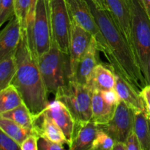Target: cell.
<instances>
[{
  "label": "cell",
  "mask_w": 150,
  "mask_h": 150,
  "mask_svg": "<svg viewBox=\"0 0 150 150\" xmlns=\"http://www.w3.org/2000/svg\"><path fill=\"white\" fill-rule=\"evenodd\" d=\"M87 1L109 47L111 55L110 64L119 70L141 92L147 83L141 70L134 49L115 23L108 10L99 8L91 0H87Z\"/></svg>",
  "instance_id": "6da1fadb"
},
{
  "label": "cell",
  "mask_w": 150,
  "mask_h": 150,
  "mask_svg": "<svg viewBox=\"0 0 150 150\" xmlns=\"http://www.w3.org/2000/svg\"><path fill=\"white\" fill-rule=\"evenodd\" d=\"M15 57L17 71L11 84L18 89L36 122L49 103L48 93L41 76L38 58L29 47L25 29H22L21 38Z\"/></svg>",
  "instance_id": "7a4b0ae2"
},
{
  "label": "cell",
  "mask_w": 150,
  "mask_h": 150,
  "mask_svg": "<svg viewBox=\"0 0 150 150\" xmlns=\"http://www.w3.org/2000/svg\"><path fill=\"white\" fill-rule=\"evenodd\" d=\"M25 29L29 47L38 59L53 45L48 1L38 0L28 16Z\"/></svg>",
  "instance_id": "3957f363"
},
{
  "label": "cell",
  "mask_w": 150,
  "mask_h": 150,
  "mask_svg": "<svg viewBox=\"0 0 150 150\" xmlns=\"http://www.w3.org/2000/svg\"><path fill=\"white\" fill-rule=\"evenodd\" d=\"M132 41L146 83L150 84V20L141 0H130Z\"/></svg>",
  "instance_id": "277c9868"
},
{
  "label": "cell",
  "mask_w": 150,
  "mask_h": 150,
  "mask_svg": "<svg viewBox=\"0 0 150 150\" xmlns=\"http://www.w3.org/2000/svg\"><path fill=\"white\" fill-rule=\"evenodd\" d=\"M40 70L48 93L56 95L57 91L70 81L69 55L62 52L56 45L38 59Z\"/></svg>",
  "instance_id": "5b68a950"
},
{
  "label": "cell",
  "mask_w": 150,
  "mask_h": 150,
  "mask_svg": "<svg viewBox=\"0 0 150 150\" xmlns=\"http://www.w3.org/2000/svg\"><path fill=\"white\" fill-rule=\"evenodd\" d=\"M92 92L86 85L70 80L57 91L55 100L68 108L77 125H80L92 121Z\"/></svg>",
  "instance_id": "8992f818"
},
{
  "label": "cell",
  "mask_w": 150,
  "mask_h": 150,
  "mask_svg": "<svg viewBox=\"0 0 150 150\" xmlns=\"http://www.w3.org/2000/svg\"><path fill=\"white\" fill-rule=\"evenodd\" d=\"M49 9L53 45L69 55L71 17L65 0H52Z\"/></svg>",
  "instance_id": "52a82bcc"
},
{
  "label": "cell",
  "mask_w": 150,
  "mask_h": 150,
  "mask_svg": "<svg viewBox=\"0 0 150 150\" xmlns=\"http://www.w3.org/2000/svg\"><path fill=\"white\" fill-rule=\"evenodd\" d=\"M65 1L70 17L96 39L99 51L103 53L108 62L111 61L109 47L97 23L87 0H65Z\"/></svg>",
  "instance_id": "ba28073f"
},
{
  "label": "cell",
  "mask_w": 150,
  "mask_h": 150,
  "mask_svg": "<svg viewBox=\"0 0 150 150\" xmlns=\"http://www.w3.org/2000/svg\"><path fill=\"white\" fill-rule=\"evenodd\" d=\"M98 126L111 136L115 142L125 143L133 131L134 111L121 100L116 108L112 119L106 124Z\"/></svg>",
  "instance_id": "9c48e42d"
},
{
  "label": "cell",
  "mask_w": 150,
  "mask_h": 150,
  "mask_svg": "<svg viewBox=\"0 0 150 150\" xmlns=\"http://www.w3.org/2000/svg\"><path fill=\"white\" fill-rule=\"evenodd\" d=\"M92 37L93 36L88 31L83 29L71 18V31L69 49L70 80H73L74 79L79 60L89 47Z\"/></svg>",
  "instance_id": "30bf717a"
},
{
  "label": "cell",
  "mask_w": 150,
  "mask_h": 150,
  "mask_svg": "<svg viewBox=\"0 0 150 150\" xmlns=\"http://www.w3.org/2000/svg\"><path fill=\"white\" fill-rule=\"evenodd\" d=\"M42 113L48 116L61 128L68 142V145L70 144L77 124L68 108L61 101L54 100L48 103Z\"/></svg>",
  "instance_id": "8fae6325"
},
{
  "label": "cell",
  "mask_w": 150,
  "mask_h": 150,
  "mask_svg": "<svg viewBox=\"0 0 150 150\" xmlns=\"http://www.w3.org/2000/svg\"><path fill=\"white\" fill-rule=\"evenodd\" d=\"M114 71L116 78L115 89L121 100L134 112L146 111L144 103L140 95V91L125 79L119 70L114 68Z\"/></svg>",
  "instance_id": "7c38bea8"
},
{
  "label": "cell",
  "mask_w": 150,
  "mask_h": 150,
  "mask_svg": "<svg viewBox=\"0 0 150 150\" xmlns=\"http://www.w3.org/2000/svg\"><path fill=\"white\" fill-rule=\"evenodd\" d=\"M105 1L107 10L133 48L130 0H105Z\"/></svg>",
  "instance_id": "4fadbf2b"
},
{
  "label": "cell",
  "mask_w": 150,
  "mask_h": 150,
  "mask_svg": "<svg viewBox=\"0 0 150 150\" xmlns=\"http://www.w3.org/2000/svg\"><path fill=\"white\" fill-rule=\"evenodd\" d=\"M22 28L16 16L10 19L0 34V59L16 53L21 41Z\"/></svg>",
  "instance_id": "5bb4252c"
},
{
  "label": "cell",
  "mask_w": 150,
  "mask_h": 150,
  "mask_svg": "<svg viewBox=\"0 0 150 150\" xmlns=\"http://www.w3.org/2000/svg\"><path fill=\"white\" fill-rule=\"evenodd\" d=\"M116 78L112 66L98 64L89 75L86 85L91 91H105L115 88Z\"/></svg>",
  "instance_id": "9a60e30c"
},
{
  "label": "cell",
  "mask_w": 150,
  "mask_h": 150,
  "mask_svg": "<svg viewBox=\"0 0 150 150\" xmlns=\"http://www.w3.org/2000/svg\"><path fill=\"white\" fill-rule=\"evenodd\" d=\"M99 51L98 42L96 39L92 37L89 47L79 60L73 81H76L79 83L86 85V81L89 75L91 74L95 66L99 64L98 62Z\"/></svg>",
  "instance_id": "2e32d148"
},
{
  "label": "cell",
  "mask_w": 150,
  "mask_h": 150,
  "mask_svg": "<svg viewBox=\"0 0 150 150\" xmlns=\"http://www.w3.org/2000/svg\"><path fill=\"white\" fill-rule=\"evenodd\" d=\"M98 130V125L93 121L76 126L68 150H91Z\"/></svg>",
  "instance_id": "e0dca14e"
},
{
  "label": "cell",
  "mask_w": 150,
  "mask_h": 150,
  "mask_svg": "<svg viewBox=\"0 0 150 150\" xmlns=\"http://www.w3.org/2000/svg\"><path fill=\"white\" fill-rule=\"evenodd\" d=\"M38 120L40 122L35 123V128L40 139L44 138L52 142L68 145V142L62 130L48 116L42 113Z\"/></svg>",
  "instance_id": "ac0fdd59"
},
{
  "label": "cell",
  "mask_w": 150,
  "mask_h": 150,
  "mask_svg": "<svg viewBox=\"0 0 150 150\" xmlns=\"http://www.w3.org/2000/svg\"><path fill=\"white\" fill-rule=\"evenodd\" d=\"M117 107L108 103L103 98L100 91H92V121L98 125L108 123L112 119Z\"/></svg>",
  "instance_id": "d6986e66"
},
{
  "label": "cell",
  "mask_w": 150,
  "mask_h": 150,
  "mask_svg": "<svg viewBox=\"0 0 150 150\" xmlns=\"http://www.w3.org/2000/svg\"><path fill=\"white\" fill-rule=\"evenodd\" d=\"M0 117L13 120L19 125L32 130L37 134L35 117L24 103L12 111L0 114Z\"/></svg>",
  "instance_id": "ffe728a7"
},
{
  "label": "cell",
  "mask_w": 150,
  "mask_h": 150,
  "mask_svg": "<svg viewBox=\"0 0 150 150\" xmlns=\"http://www.w3.org/2000/svg\"><path fill=\"white\" fill-rule=\"evenodd\" d=\"M133 131L144 150H150V119L146 111L134 112Z\"/></svg>",
  "instance_id": "44dd1931"
},
{
  "label": "cell",
  "mask_w": 150,
  "mask_h": 150,
  "mask_svg": "<svg viewBox=\"0 0 150 150\" xmlns=\"http://www.w3.org/2000/svg\"><path fill=\"white\" fill-rule=\"evenodd\" d=\"M0 130L20 144L30 135H37L34 131L24 128L13 120L1 117H0Z\"/></svg>",
  "instance_id": "7402d4cb"
},
{
  "label": "cell",
  "mask_w": 150,
  "mask_h": 150,
  "mask_svg": "<svg viewBox=\"0 0 150 150\" xmlns=\"http://www.w3.org/2000/svg\"><path fill=\"white\" fill-rule=\"evenodd\" d=\"M23 103L18 89L10 84L0 92V114L12 111Z\"/></svg>",
  "instance_id": "603a6c76"
},
{
  "label": "cell",
  "mask_w": 150,
  "mask_h": 150,
  "mask_svg": "<svg viewBox=\"0 0 150 150\" xmlns=\"http://www.w3.org/2000/svg\"><path fill=\"white\" fill-rule=\"evenodd\" d=\"M17 71V63L14 54L0 59V89H5L11 84Z\"/></svg>",
  "instance_id": "cb8c5ba5"
},
{
  "label": "cell",
  "mask_w": 150,
  "mask_h": 150,
  "mask_svg": "<svg viewBox=\"0 0 150 150\" xmlns=\"http://www.w3.org/2000/svg\"><path fill=\"white\" fill-rule=\"evenodd\" d=\"M38 0H15V13L22 29L26 28V20L31 10L36 5Z\"/></svg>",
  "instance_id": "d4e9b609"
},
{
  "label": "cell",
  "mask_w": 150,
  "mask_h": 150,
  "mask_svg": "<svg viewBox=\"0 0 150 150\" xmlns=\"http://www.w3.org/2000/svg\"><path fill=\"white\" fill-rule=\"evenodd\" d=\"M115 141L98 127V133L91 150H114Z\"/></svg>",
  "instance_id": "484cf974"
},
{
  "label": "cell",
  "mask_w": 150,
  "mask_h": 150,
  "mask_svg": "<svg viewBox=\"0 0 150 150\" xmlns=\"http://www.w3.org/2000/svg\"><path fill=\"white\" fill-rule=\"evenodd\" d=\"M15 16V0H0V26Z\"/></svg>",
  "instance_id": "4316f807"
},
{
  "label": "cell",
  "mask_w": 150,
  "mask_h": 150,
  "mask_svg": "<svg viewBox=\"0 0 150 150\" xmlns=\"http://www.w3.org/2000/svg\"><path fill=\"white\" fill-rule=\"evenodd\" d=\"M0 150H21L20 144L7 136L5 133L0 131Z\"/></svg>",
  "instance_id": "83f0119b"
},
{
  "label": "cell",
  "mask_w": 150,
  "mask_h": 150,
  "mask_svg": "<svg viewBox=\"0 0 150 150\" xmlns=\"http://www.w3.org/2000/svg\"><path fill=\"white\" fill-rule=\"evenodd\" d=\"M100 92L101 94H102L103 98L110 105L117 107L119 105V103L121 102V99H120L118 93L116 91L115 88L112 89H109V90L100 91Z\"/></svg>",
  "instance_id": "f1b7e54d"
},
{
  "label": "cell",
  "mask_w": 150,
  "mask_h": 150,
  "mask_svg": "<svg viewBox=\"0 0 150 150\" xmlns=\"http://www.w3.org/2000/svg\"><path fill=\"white\" fill-rule=\"evenodd\" d=\"M39 139V136L35 134L29 136L21 144V150H39L38 147Z\"/></svg>",
  "instance_id": "f546056e"
},
{
  "label": "cell",
  "mask_w": 150,
  "mask_h": 150,
  "mask_svg": "<svg viewBox=\"0 0 150 150\" xmlns=\"http://www.w3.org/2000/svg\"><path fill=\"white\" fill-rule=\"evenodd\" d=\"M39 150H67L63 147L62 144L52 142L44 138H40L38 141Z\"/></svg>",
  "instance_id": "4dcf8cb0"
},
{
  "label": "cell",
  "mask_w": 150,
  "mask_h": 150,
  "mask_svg": "<svg viewBox=\"0 0 150 150\" xmlns=\"http://www.w3.org/2000/svg\"><path fill=\"white\" fill-rule=\"evenodd\" d=\"M140 95L144 101L146 115L150 119V84H147L141 90Z\"/></svg>",
  "instance_id": "1f68e13d"
},
{
  "label": "cell",
  "mask_w": 150,
  "mask_h": 150,
  "mask_svg": "<svg viewBox=\"0 0 150 150\" xmlns=\"http://www.w3.org/2000/svg\"><path fill=\"white\" fill-rule=\"evenodd\" d=\"M125 144L127 150H144L139 143L134 131L132 132L131 134L129 136L128 139L126 141Z\"/></svg>",
  "instance_id": "d6a6232c"
},
{
  "label": "cell",
  "mask_w": 150,
  "mask_h": 150,
  "mask_svg": "<svg viewBox=\"0 0 150 150\" xmlns=\"http://www.w3.org/2000/svg\"><path fill=\"white\" fill-rule=\"evenodd\" d=\"M143 7L144 8L145 12L147 14L148 17H149L150 20V0H141Z\"/></svg>",
  "instance_id": "836d02e7"
},
{
  "label": "cell",
  "mask_w": 150,
  "mask_h": 150,
  "mask_svg": "<svg viewBox=\"0 0 150 150\" xmlns=\"http://www.w3.org/2000/svg\"><path fill=\"white\" fill-rule=\"evenodd\" d=\"M95 5L100 9L107 10V6L105 4V0H91Z\"/></svg>",
  "instance_id": "e575fe53"
},
{
  "label": "cell",
  "mask_w": 150,
  "mask_h": 150,
  "mask_svg": "<svg viewBox=\"0 0 150 150\" xmlns=\"http://www.w3.org/2000/svg\"><path fill=\"white\" fill-rule=\"evenodd\" d=\"M114 150H127L125 143H122V142H116L114 145Z\"/></svg>",
  "instance_id": "d590c367"
},
{
  "label": "cell",
  "mask_w": 150,
  "mask_h": 150,
  "mask_svg": "<svg viewBox=\"0 0 150 150\" xmlns=\"http://www.w3.org/2000/svg\"><path fill=\"white\" fill-rule=\"evenodd\" d=\"M46 1H48V3H50V2H51V1H52V0H46Z\"/></svg>",
  "instance_id": "8d00e7d4"
}]
</instances>
